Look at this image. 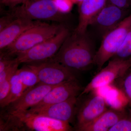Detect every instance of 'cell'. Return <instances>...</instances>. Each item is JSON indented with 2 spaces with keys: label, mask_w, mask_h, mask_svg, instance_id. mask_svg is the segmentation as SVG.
Masks as SVG:
<instances>
[{
  "label": "cell",
  "mask_w": 131,
  "mask_h": 131,
  "mask_svg": "<svg viewBox=\"0 0 131 131\" xmlns=\"http://www.w3.org/2000/svg\"><path fill=\"white\" fill-rule=\"evenodd\" d=\"M9 13L15 18L33 20H47L61 23L66 15L58 11L53 0H28L24 4L12 8Z\"/></svg>",
  "instance_id": "4"
},
{
  "label": "cell",
  "mask_w": 131,
  "mask_h": 131,
  "mask_svg": "<svg viewBox=\"0 0 131 131\" xmlns=\"http://www.w3.org/2000/svg\"><path fill=\"white\" fill-rule=\"evenodd\" d=\"M28 0H1L3 5L11 8L16 7L27 2Z\"/></svg>",
  "instance_id": "27"
},
{
  "label": "cell",
  "mask_w": 131,
  "mask_h": 131,
  "mask_svg": "<svg viewBox=\"0 0 131 131\" xmlns=\"http://www.w3.org/2000/svg\"><path fill=\"white\" fill-rule=\"evenodd\" d=\"M83 1L84 0H71L74 4H77L78 5L81 4Z\"/></svg>",
  "instance_id": "28"
},
{
  "label": "cell",
  "mask_w": 131,
  "mask_h": 131,
  "mask_svg": "<svg viewBox=\"0 0 131 131\" xmlns=\"http://www.w3.org/2000/svg\"><path fill=\"white\" fill-rule=\"evenodd\" d=\"M58 11L61 14L66 15L73 9L74 3L71 0H53Z\"/></svg>",
  "instance_id": "22"
},
{
  "label": "cell",
  "mask_w": 131,
  "mask_h": 131,
  "mask_svg": "<svg viewBox=\"0 0 131 131\" xmlns=\"http://www.w3.org/2000/svg\"><path fill=\"white\" fill-rule=\"evenodd\" d=\"M56 86L39 83L26 90L20 97L7 106L9 108L8 113L25 111L36 106Z\"/></svg>",
  "instance_id": "13"
},
{
  "label": "cell",
  "mask_w": 131,
  "mask_h": 131,
  "mask_svg": "<svg viewBox=\"0 0 131 131\" xmlns=\"http://www.w3.org/2000/svg\"><path fill=\"white\" fill-rule=\"evenodd\" d=\"M28 65L37 75L39 83L54 86L77 80L73 71L51 59Z\"/></svg>",
  "instance_id": "7"
},
{
  "label": "cell",
  "mask_w": 131,
  "mask_h": 131,
  "mask_svg": "<svg viewBox=\"0 0 131 131\" xmlns=\"http://www.w3.org/2000/svg\"><path fill=\"white\" fill-rule=\"evenodd\" d=\"M77 102V97H73L60 103L39 108H31L26 111L70 124L76 115Z\"/></svg>",
  "instance_id": "11"
},
{
  "label": "cell",
  "mask_w": 131,
  "mask_h": 131,
  "mask_svg": "<svg viewBox=\"0 0 131 131\" xmlns=\"http://www.w3.org/2000/svg\"><path fill=\"white\" fill-rule=\"evenodd\" d=\"M41 21L24 18H16L9 25L0 31V49L9 47L25 31Z\"/></svg>",
  "instance_id": "14"
},
{
  "label": "cell",
  "mask_w": 131,
  "mask_h": 131,
  "mask_svg": "<svg viewBox=\"0 0 131 131\" xmlns=\"http://www.w3.org/2000/svg\"><path fill=\"white\" fill-rule=\"evenodd\" d=\"M107 3L123 9H131V0H107Z\"/></svg>",
  "instance_id": "25"
},
{
  "label": "cell",
  "mask_w": 131,
  "mask_h": 131,
  "mask_svg": "<svg viewBox=\"0 0 131 131\" xmlns=\"http://www.w3.org/2000/svg\"><path fill=\"white\" fill-rule=\"evenodd\" d=\"M131 31V13L102 39L95 57L94 64L98 71L114 56Z\"/></svg>",
  "instance_id": "3"
},
{
  "label": "cell",
  "mask_w": 131,
  "mask_h": 131,
  "mask_svg": "<svg viewBox=\"0 0 131 131\" xmlns=\"http://www.w3.org/2000/svg\"><path fill=\"white\" fill-rule=\"evenodd\" d=\"M17 73L25 90L39 83L37 75L28 64L18 69Z\"/></svg>",
  "instance_id": "18"
},
{
  "label": "cell",
  "mask_w": 131,
  "mask_h": 131,
  "mask_svg": "<svg viewBox=\"0 0 131 131\" xmlns=\"http://www.w3.org/2000/svg\"><path fill=\"white\" fill-rule=\"evenodd\" d=\"M108 109L105 98L98 94L91 95L77 109L76 130L89 124Z\"/></svg>",
  "instance_id": "10"
},
{
  "label": "cell",
  "mask_w": 131,
  "mask_h": 131,
  "mask_svg": "<svg viewBox=\"0 0 131 131\" xmlns=\"http://www.w3.org/2000/svg\"><path fill=\"white\" fill-rule=\"evenodd\" d=\"M63 25L49 24L41 22L29 28L9 47L5 49L4 56L10 57L28 50L52 37L61 30Z\"/></svg>",
  "instance_id": "2"
},
{
  "label": "cell",
  "mask_w": 131,
  "mask_h": 131,
  "mask_svg": "<svg viewBox=\"0 0 131 131\" xmlns=\"http://www.w3.org/2000/svg\"><path fill=\"white\" fill-rule=\"evenodd\" d=\"M10 84L11 87L9 95L1 105V107H5L9 105V104L20 97L26 91L19 77L17 71L11 77Z\"/></svg>",
  "instance_id": "17"
},
{
  "label": "cell",
  "mask_w": 131,
  "mask_h": 131,
  "mask_svg": "<svg viewBox=\"0 0 131 131\" xmlns=\"http://www.w3.org/2000/svg\"><path fill=\"white\" fill-rule=\"evenodd\" d=\"M130 70L117 80H119L118 86L120 90L126 97L129 105L131 107V71L129 72Z\"/></svg>",
  "instance_id": "21"
},
{
  "label": "cell",
  "mask_w": 131,
  "mask_h": 131,
  "mask_svg": "<svg viewBox=\"0 0 131 131\" xmlns=\"http://www.w3.org/2000/svg\"><path fill=\"white\" fill-rule=\"evenodd\" d=\"M107 3V0H84L78 5L79 21L75 31H87L91 21Z\"/></svg>",
  "instance_id": "16"
},
{
  "label": "cell",
  "mask_w": 131,
  "mask_h": 131,
  "mask_svg": "<svg viewBox=\"0 0 131 131\" xmlns=\"http://www.w3.org/2000/svg\"><path fill=\"white\" fill-rule=\"evenodd\" d=\"M125 107L121 109L113 108L107 109L93 121L77 131H109L122 118Z\"/></svg>",
  "instance_id": "15"
},
{
  "label": "cell",
  "mask_w": 131,
  "mask_h": 131,
  "mask_svg": "<svg viewBox=\"0 0 131 131\" xmlns=\"http://www.w3.org/2000/svg\"><path fill=\"white\" fill-rule=\"evenodd\" d=\"M130 58H131V31L112 58L127 59Z\"/></svg>",
  "instance_id": "20"
},
{
  "label": "cell",
  "mask_w": 131,
  "mask_h": 131,
  "mask_svg": "<svg viewBox=\"0 0 131 131\" xmlns=\"http://www.w3.org/2000/svg\"><path fill=\"white\" fill-rule=\"evenodd\" d=\"M131 68V58L127 59H111L107 65L99 71L83 88L80 96L109 85L125 74Z\"/></svg>",
  "instance_id": "6"
},
{
  "label": "cell",
  "mask_w": 131,
  "mask_h": 131,
  "mask_svg": "<svg viewBox=\"0 0 131 131\" xmlns=\"http://www.w3.org/2000/svg\"><path fill=\"white\" fill-rule=\"evenodd\" d=\"M109 131H131V107H125L124 116Z\"/></svg>",
  "instance_id": "19"
},
{
  "label": "cell",
  "mask_w": 131,
  "mask_h": 131,
  "mask_svg": "<svg viewBox=\"0 0 131 131\" xmlns=\"http://www.w3.org/2000/svg\"><path fill=\"white\" fill-rule=\"evenodd\" d=\"M15 18L9 13L1 17L0 19V31L9 25Z\"/></svg>",
  "instance_id": "26"
},
{
  "label": "cell",
  "mask_w": 131,
  "mask_h": 131,
  "mask_svg": "<svg viewBox=\"0 0 131 131\" xmlns=\"http://www.w3.org/2000/svg\"><path fill=\"white\" fill-rule=\"evenodd\" d=\"M83 89L77 80L64 82L54 86L40 103L31 108L43 107L62 102L72 97H77Z\"/></svg>",
  "instance_id": "12"
},
{
  "label": "cell",
  "mask_w": 131,
  "mask_h": 131,
  "mask_svg": "<svg viewBox=\"0 0 131 131\" xmlns=\"http://www.w3.org/2000/svg\"><path fill=\"white\" fill-rule=\"evenodd\" d=\"M70 33L69 28L63 26L53 37L18 54L15 59L20 64L35 63L51 59L57 53Z\"/></svg>",
  "instance_id": "5"
},
{
  "label": "cell",
  "mask_w": 131,
  "mask_h": 131,
  "mask_svg": "<svg viewBox=\"0 0 131 131\" xmlns=\"http://www.w3.org/2000/svg\"><path fill=\"white\" fill-rule=\"evenodd\" d=\"M11 77L8 78L0 83V105H1L8 97L10 93V80Z\"/></svg>",
  "instance_id": "24"
},
{
  "label": "cell",
  "mask_w": 131,
  "mask_h": 131,
  "mask_svg": "<svg viewBox=\"0 0 131 131\" xmlns=\"http://www.w3.org/2000/svg\"><path fill=\"white\" fill-rule=\"evenodd\" d=\"M130 10L107 3L94 18L88 28L102 39L129 15Z\"/></svg>",
  "instance_id": "8"
},
{
  "label": "cell",
  "mask_w": 131,
  "mask_h": 131,
  "mask_svg": "<svg viewBox=\"0 0 131 131\" xmlns=\"http://www.w3.org/2000/svg\"><path fill=\"white\" fill-rule=\"evenodd\" d=\"M96 52L93 40L88 32L81 33L74 31L51 59L73 71H84L94 64Z\"/></svg>",
  "instance_id": "1"
},
{
  "label": "cell",
  "mask_w": 131,
  "mask_h": 131,
  "mask_svg": "<svg viewBox=\"0 0 131 131\" xmlns=\"http://www.w3.org/2000/svg\"><path fill=\"white\" fill-rule=\"evenodd\" d=\"M8 113L17 117L25 127L32 130L69 131L73 129L69 123L26 110Z\"/></svg>",
  "instance_id": "9"
},
{
  "label": "cell",
  "mask_w": 131,
  "mask_h": 131,
  "mask_svg": "<svg viewBox=\"0 0 131 131\" xmlns=\"http://www.w3.org/2000/svg\"><path fill=\"white\" fill-rule=\"evenodd\" d=\"M19 64L20 63L16 59L15 62L12 65L5 69L1 73H0V83L8 78L12 77L18 70V67Z\"/></svg>",
  "instance_id": "23"
}]
</instances>
